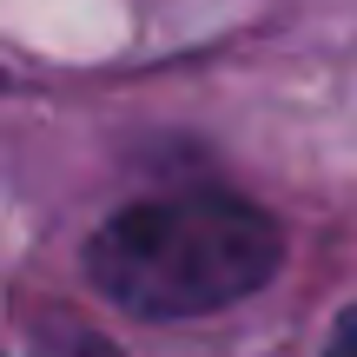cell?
Segmentation results:
<instances>
[{
    "mask_svg": "<svg viewBox=\"0 0 357 357\" xmlns=\"http://www.w3.org/2000/svg\"><path fill=\"white\" fill-rule=\"evenodd\" d=\"M284 265V231L271 212L231 192H178L113 212L86 245V278L132 318H205Z\"/></svg>",
    "mask_w": 357,
    "mask_h": 357,
    "instance_id": "obj_1",
    "label": "cell"
},
{
    "mask_svg": "<svg viewBox=\"0 0 357 357\" xmlns=\"http://www.w3.org/2000/svg\"><path fill=\"white\" fill-rule=\"evenodd\" d=\"M324 357H357V305L331 324V344H324Z\"/></svg>",
    "mask_w": 357,
    "mask_h": 357,
    "instance_id": "obj_2",
    "label": "cell"
},
{
    "mask_svg": "<svg viewBox=\"0 0 357 357\" xmlns=\"http://www.w3.org/2000/svg\"><path fill=\"white\" fill-rule=\"evenodd\" d=\"M60 357H113V344H100V337H73V351H60Z\"/></svg>",
    "mask_w": 357,
    "mask_h": 357,
    "instance_id": "obj_3",
    "label": "cell"
}]
</instances>
